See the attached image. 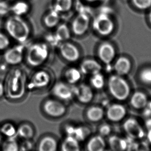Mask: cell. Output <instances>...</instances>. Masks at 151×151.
Instances as JSON below:
<instances>
[{
    "mask_svg": "<svg viewBox=\"0 0 151 151\" xmlns=\"http://www.w3.org/2000/svg\"><path fill=\"white\" fill-rule=\"evenodd\" d=\"M141 80L145 84H151V68H145L141 72L140 74Z\"/></svg>",
    "mask_w": 151,
    "mask_h": 151,
    "instance_id": "obj_33",
    "label": "cell"
},
{
    "mask_svg": "<svg viewBox=\"0 0 151 151\" xmlns=\"http://www.w3.org/2000/svg\"><path fill=\"white\" fill-rule=\"evenodd\" d=\"M108 143L112 150L122 151L127 150V139L122 138L118 136L113 135L110 137Z\"/></svg>",
    "mask_w": 151,
    "mask_h": 151,
    "instance_id": "obj_23",
    "label": "cell"
},
{
    "mask_svg": "<svg viewBox=\"0 0 151 151\" xmlns=\"http://www.w3.org/2000/svg\"><path fill=\"white\" fill-rule=\"evenodd\" d=\"M146 137H147V140L151 144V128L149 129L148 132L146 134Z\"/></svg>",
    "mask_w": 151,
    "mask_h": 151,
    "instance_id": "obj_41",
    "label": "cell"
},
{
    "mask_svg": "<svg viewBox=\"0 0 151 151\" xmlns=\"http://www.w3.org/2000/svg\"><path fill=\"white\" fill-rule=\"evenodd\" d=\"M143 110V117L146 127L149 129L151 128V101L148 102Z\"/></svg>",
    "mask_w": 151,
    "mask_h": 151,
    "instance_id": "obj_32",
    "label": "cell"
},
{
    "mask_svg": "<svg viewBox=\"0 0 151 151\" xmlns=\"http://www.w3.org/2000/svg\"><path fill=\"white\" fill-rule=\"evenodd\" d=\"M55 48L60 56L69 63H76L81 59V47L73 39L61 43Z\"/></svg>",
    "mask_w": 151,
    "mask_h": 151,
    "instance_id": "obj_7",
    "label": "cell"
},
{
    "mask_svg": "<svg viewBox=\"0 0 151 151\" xmlns=\"http://www.w3.org/2000/svg\"><path fill=\"white\" fill-rule=\"evenodd\" d=\"M149 19H150V21L151 24V11L150 13V15H149Z\"/></svg>",
    "mask_w": 151,
    "mask_h": 151,
    "instance_id": "obj_43",
    "label": "cell"
},
{
    "mask_svg": "<svg viewBox=\"0 0 151 151\" xmlns=\"http://www.w3.org/2000/svg\"><path fill=\"white\" fill-rule=\"evenodd\" d=\"M54 96L62 102H69L74 98V86L65 82H58L52 90Z\"/></svg>",
    "mask_w": 151,
    "mask_h": 151,
    "instance_id": "obj_10",
    "label": "cell"
},
{
    "mask_svg": "<svg viewBox=\"0 0 151 151\" xmlns=\"http://www.w3.org/2000/svg\"><path fill=\"white\" fill-rule=\"evenodd\" d=\"M11 12V6L5 1L0 0V17H3Z\"/></svg>",
    "mask_w": 151,
    "mask_h": 151,
    "instance_id": "obj_38",
    "label": "cell"
},
{
    "mask_svg": "<svg viewBox=\"0 0 151 151\" xmlns=\"http://www.w3.org/2000/svg\"><path fill=\"white\" fill-rule=\"evenodd\" d=\"M86 117L91 122L96 123L101 121L105 115L104 110L102 107L94 105L90 107L86 112Z\"/></svg>",
    "mask_w": 151,
    "mask_h": 151,
    "instance_id": "obj_22",
    "label": "cell"
},
{
    "mask_svg": "<svg viewBox=\"0 0 151 151\" xmlns=\"http://www.w3.org/2000/svg\"><path fill=\"white\" fill-rule=\"evenodd\" d=\"M4 150L5 151H17L18 145L13 138H9L8 142L4 144Z\"/></svg>",
    "mask_w": 151,
    "mask_h": 151,
    "instance_id": "obj_37",
    "label": "cell"
},
{
    "mask_svg": "<svg viewBox=\"0 0 151 151\" xmlns=\"http://www.w3.org/2000/svg\"><path fill=\"white\" fill-rule=\"evenodd\" d=\"M29 140H27L23 144V150H31L33 148V145L31 142H29Z\"/></svg>",
    "mask_w": 151,
    "mask_h": 151,
    "instance_id": "obj_40",
    "label": "cell"
},
{
    "mask_svg": "<svg viewBox=\"0 0 151 151\" xmlns=\"http://www.w3.org/2000/svg\"><path fill=\"white\" fill-rule=\"evenodd\" d=\"M106 143L104 137L98 134L90 138L86 146L89 151H103L106 148Z\"/></svg>",
    "mask_w": 151,
    "mask_h": 151,
    "instance_id": "obj_20",
    "label": "cell"
},
{
    "mask_svg": "<svg viewBox=\"0 0 151 151\" xmlns=\"http://www.w3.org/2000/svg\"><path fill=\"white\" fill-rule=\"evenodd\" d=\"M82 75L79 68L75 67H69L65 70L64 73L65 82L74 86L80 82Z\"/></svg>",
    "mask_w": 151,
    "mask_h": 151,
    "instance_id": "obj_21",
    "label": "cell"
},
{
    "mask_svg": "<svg viewBox=\"0 0 151 151\" xmlns=\"http://www.w3.org/2000/svg\"><path fill=\"white\" fill-rule=\"evenodd\" d=\"M61 150L63 151L81 150L80 142L72 136H66L61 144Z\"/></svg>",
    "mask_w": 151,
    "mask_h": 151,
    "instance_id": "obj_27",
    "label": "cell"
},
{
    "mask_svg": "<svg viewBox=\"0 0 151 151\" xmlns=\"http://www.w3.org/2000/svg\"><path fill=\"white\" fill-rule=\"evenodd\" d=\"M91 133V130L87 126L82 125L75 126L73 137H75L80 142L88 138Z\"/></svg>",
    "mask_w": 151,
    "mask_h": 151,
    "instance_id": "obj_28",
    "label": "cell"
},
{
    "mask_svg": "<svg viewBox=\"0 0 151 151\" xmlns=\"http://www.w3.org/2000/svg\"><path fill=\"white\" fill-rule=\"evenodd\" d=\"M5 28L9 35L20 44H25L32 35L30 25L22 17L13 16L9 18L5 22Z\"/></svg>",
    "mask_w": 151,
    "mask_h": 151,
    "instance_id": "obj_4",
    "label": "cell"
},
{
    "mask_svg": "<svg viewBox=\"0 0 151 151\" xmlns=\"http://www.w3.org/2000/svg\"><path fill=\"white\" fill-rule=\"evenodd\" d=\"M1 131L3 134L9 138H13L17 134L16 128L10 123L4 124L1 128Z\"/></svg>",
    "mask_w": 151,
    "mask_h": 151,
    "instance_id": "obj_31",
    "label": "cell"
},
{
    "mask_svg": "<svg viewBox=\"0 0 151 151\" xmlns=\"http://www.w3.org/2000/svg\"><path fill=\"white\" fill-rule=\"evenodd\" d=\"M131 68V62L128 59L125 57H120L118 58L114 65V69L116 74L121 76L127 74Z\"/></svg>",
    "mask_w": 151,
    "mask_h": 151,
    "instance_id": "obj_19",
    "label": "cell"
},
{
    "mask_svg": "<svg viewBox=\"0 0 151 151\" xmlns=\"http://www.w3.org/2000/svg\"><path fill=\"white\" fill-rule=\"evenodd\" d=\"M107 86L111 95L118 101H124L129 96L130 87L122 76L116 74L111 75L108 79Z\"/></svg>",
    "mask_w": 151,
    "mask_h": 151,
    "instance_id": "obj_5",
    "label": "cell"
},
{
    "mask_svg": "<svg viewBox=\"0 0 151 151\" xmlns=\"http://www.w3.org/2000/svg\"><path fill=\"white\" fill-rule=\"evenodd\" d=\"M24 50L25 47L23 44L7 50L4 55L6 63L12 65L20 64L23 60Z\"/></svg>",
    "mask_w": 151,
    "mask_h": 151,
    "instance_id": "obj_15",
    "label": "cell"
},
{
    "mask_svg": "<svg viewBox=\"0 0 151 151\" xmlns=\"http://www.w3.org/2000/svg\"><path fill=\"white\" fill-rule=\"evenodd\" d=\"M51 46L44 38L35 40L28 45L26 50V60L34 67L40 66L49 58Z\"/></svg>",
    "mask_w": 151,
    "mask_h": 151,
    "instance_id": "obj_3",
    "label": "cell"
},
{
    "mask_svg": "<svg viewBox=\"0 0 151 151\" xmlns=\"http://www.w3.org/2000/svg\"><path fill=\"white\" fill-rule=\"evenodd\" d=\"M74 98L83 104L89 103L94 98V91L91 86L81 83L74 86Z\"/></svg>",
    "mask_w": 151,
    "mask_h": 151,
    "instance_id": "obj_13",
    "label": "cell"
},
{
    "mask_svg": "<svg viewBox=\"0 0 151 151\" xmlns=\"http://www.w3.org/2000/svg\"><path fill=\"white\" fill-rule=\"evenodd\" d=\"M58 149V142L54 137L46 136L40 141L38 149L40 151H55Z\"/></svg>",
    "mask_w": 151,
    "mask_h": 151,
    "instance_id": "obj_26",
    "label": "cell"
},
{
    "mask_svg": "<svg viewBox=\"0 0 151 151\" xmlns=\"http://www.w3.org/2000/svg\"><path fill=\"white\" fill-rule=\"evenodd\" d=\"M130 102L131 105L135 109H143L149 101L145 94L141 91H137L132 95Z\"/></svg>",
    "mask_w": 151,
    "mask_h": 151,
    "instance_id": "obj_24",
    "label": "cell"
},
{
    "mask_svg": "<svg viewBox=\"0 0 151 151\" xmlns=\"http://www.w3.org/2000/svg\"><path fill=\"white\" fill-rule=\"evenodd\" d=\"M63 16L51 8L43 14L41 19L42 26L48 31H52L62 22Z\"/></svg>",
    "mask_w": 151,
    "mask_h": 151,
    "instance_id": "obj_12",
    "label": "cell"
},
{
    "mask_svg": "<svg viewBox=\"0 0 151 151\" xmlns=\"http://www.w3.org/2000/svg\"><path fill=\"white\" fill-rule=\"evenodd\" d=\"M89 8L85 5L78 8L68 22L73 39H83L91 31L93 12Z\"/></svg>",
    "mask_w": 151,
    "mask_h": 151,
    "instance_id": "obj_2",
    "label": "cell"
},
{
    "mask_svg": "<svg viewBox=\"0 0 151 151\" xmlns=\"http://www.w3.org/2000/svg\"><path fill=\"white\" fill-rule=\"evenodd\" d=\"M93 12L91 31L95 36L100 39H106L114 32L115 23L112 18L113 10L106 4L99 6Z\"/></svg>",
    "mask_w": 151,
    "mask_h": 151,
    "instance_id": "obj_1",
    "label": "cell"
},
{
    "mask_svg": "<svg viewBox=\"0 0 151 151\" xmlns=\"http://www.w3.org/2000/svg\"><path fill=\"white\" fill-rule=\"evenodd\" d=\"M0 60H1V58H0Z\"/></svg>",
    "mask_w": 151,
    "mask_h": 151,
    "instance_id": "obj_44",
    "label": "cell"
},
{
    "mask_svg": "<svg viewBox=\"0 0 151 151\" xmlns=\"http://www.w3.org/2000/svg\"><path fill=\"white\" fill-rule=\"evenodd\" d=\"M134 5L140 9L145 10L151 7V0H132Z\"/></svg>",
    "mask_w": 151,
    "mask_h": 151,
    "instance_id": "obj_35",
    "label": "cell"
},
{
    "mask_svg": "<svg viewBox=\"0 0 151 151\" xmlns=\"http://www.w3.org/2000/svg\"><path fill=\"white\" fill-rule=\"evenodd\" d=\"M111 131V127L108 123H103L99 127L98 134L104 138L109 136Z\"/></svg>",
    "mask_w": 151,
    "mask_h": 151,
    "instance_id": "obj_34",
    "label": "cell"
},
{
    "mask_svg": "<svg viewBox=\"0 0 151 151\" xmlns=\"http://www.w3.org/2000/svg\"><path fill=\"white\" fill-rule=\"evenodd\" d=\"M123 126L124 131L129 138L138 140L145 136V132L143 128L135 119H128L124 122Z\"/></svg>",
    "mask_w": 151,
    "mask_h": 151,
    "instance_id": "obj_11",
    "label": "cell"
},
{
    "mask_svg": "<svg viewBox=\"0 0 151 151\" xmlns=\"http://www.w3.org/2000/svg\"><path fill=\"white\" fill-rule=\"evenodd\" d=\"M30 10V4L25 1H18L11 6V12L14 16L18 17L25 16L29 12Z\"/></svg>",
    "mask_w": 151,
    "mask_h": 151,
    "instance_id": "obj_25",
    "label": "cell"
},
{
    "mask_svg": "<svg viewBox=\"0 0 151 151\" xmlns=\"http://www.w3.org/2000/svg\"><path fill=\"white\" fill-rule=\"evenodd\" d=\"M51 76L45 70H40L35 72L31 78L30 85L32 89H43L50 84Z\"/></svg>",
    "mask_w": 151,
    "mask_h": 151,
    "instance_id": "obj_14",
    "label": "cell"
},
{
    "mask_svg": "<svg viewBox=\"0 0 151 151\" xmlns=\"http://www.w3.org/2000/svg\"><path fill=\"white\" fill-rule=\"evenodd\" d=\"M9 39L4 34L0 33V50H3L10 45Z\"/></svg>",
    "mask_w": 151,
    "mask_h": 151,
    "instance_id": "obj_39",
    "label": "cell"
},
{
    "mask_svg": "<svg viewBox=\"0 0 151 151\" xmlns=\"http://www.w3.org/2000/svg\"><path fill=\"white\" fill-rule=\"evenodd\" d=\"M4 92V89L3 85L1 83H0V97L3 95Z\"/></svg>",
    "mask_w": 151,
    "mask_h": 151,
    "instance_id": "obj_42",
    "label": "cell"
},
{
    "mask_svg": "<svg viewBox=\"0 0 151 151\" xmlns=\"http://www.w3.org/2000/svg\"><path fill=\"white\" fill-rule=\"evenodd\" d=\"M91 87L97 90L102 89L105 85V78L101 72L98 73L91 76L90 79Z\"/></svg>",
    "mask_w": 151,
    "mask_h": 151,
    "instance_id": "obj_29",
    "label": "cell"
},
{
    "mask_svg": "<svg viewBox=\"0 0 151 151\" xmlns=\"http://www.w3.org/2000/svg\"><path fill=\"white\" fill-rule=\"evenodd\" d=\"M76 5V0H53L51 8L63 16L73 11Z\"/></svg>",
    "mask_w": 151,
    "mask_h": 151,
    "instance_id": "obj_18",
    "label": "cell"
},
{
    "mask_svg": "<svg viewBox=\"0 0 151 151\" xmlns=\"http://www.w3.org/2000/svg\"><path fill=\"white\" fill-rule=\"evenodd\" d=\"M81 4L85 6L90 7L93 5H99V6L104 4H106L110 0H80Z\"/></svg>",
    "mask_w": 151,
    "mask_h": 151,
    "instance_id": "obj_36",
    "label": "cell"
},
{
    "mask_svg": "<svg viewBox=\"0 0 151 151\" xmlns=\"http://www.w3.org/2000/svg\"><path fill=\"white\" fill-rule=\"evenodd\" d=\"M49 32L43 38L52 48H55L61 43L73 39L68 22L65 21H62L54 30Z\"/></svg>",
    "mask_w": 151,
    "mask_h": 151,
    "instance_id": "obj_6",
    "label": "cell"
},
{
    "mask_svg": "<svg viewBox=\"0 0 151 151\" xmlns=\"http://www.w3.org/2000/svg\"><path fill=\"white\" fill-rule=\"evenodd\" d=\"M79 69L82 74L91 76L98 73L101 72L103 67L101 64L96 59L87 58L83 60Z\"/></svg>",
    "mask_w": 151,
    "mask_h": 151,
    "instance_id": "obj_17",
    "label": "cell"
},
{
    "mask_svg": "<svg viewBox=\"0 0 151 151\" xmlns=\"http://www.w3.org/2000/svg\"><path fill=\"white\" fill-rule=\"evenodd\" d=\"M67 109L65 104L58 99H48L44 102L43 105L44 112L52 118L63 117L66 113Z\"/></svg>",
    "mask_w": 151,
    "mask_h": 151,
    "instance_id": "obj_9",
    "label": "cell"
},
{
    "mask_svg": "<svg viewBox=\"0 0 151 151\" xmlns=\"http://www.w3.org/2000/svg\"><path fill=\"white\" fill-rule=\"evenodd\" d=\"M96 54L99 59L106 65H110L116 56V50L112 43L106 39H100L97 44Z\"/></svg>",
    "mask_w": 151,
    "mask_h": 151,
    "instance_id": "obj_8",
    "label": "cell"
},
{
    "mask_svg": "<svg viewBox=\"0 0 151 151\" xmlns=\"http://www.w3.org/2000/svg\"><path fill=\"white\" fill-rule=\"evenodd\" d=\"M18 135L25 140H30L34 135V130L32 126L28 124L21 125L17 130Z\"/></svg>",
    "mask_w": 151,
    "mask_h": 151,
    "instance_id": "obj_30",
    "label": "cell"
},
{
    "mask_svg": "<svg viewBox=\"0 0 151 151\" xmlns=\"http://www.w3.org/2000/svg\"><path fill=\"white\" fill-rule=\"evenodd\" d=\"M127 114L126 108L122 105L114 103L111 105L106 109L105 114L110 121L117 122L122 120Z\"/></svg>",
    "mask_w": 151,
    "mask_h": 151,
    "instance_id": "obj_16",
    "label": "cell"
}]
</instances>
